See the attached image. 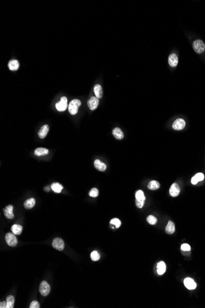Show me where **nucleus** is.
Here are the masks:
<instances>
[{"mask_svg": "<svg viewBox=\"0 0 205 308\" xmlns=\"http://www.w3.org/2000/svg\"><path fill=\"white\" fill-rule=\"evenodd\" d=\"M81 105V102L78 99H74L69 103L68 105V111L72 114L75 115L78 112V108Z\"/></svg>", "mask_w": 205, "mask_h": 308, "instance_id": "obj_1", "label": "nucleus"}, {"mask_svg": "<svg viewBox=\"0 0 205 308\" xmlns=\"http://www.w3.org/2000/svg\"><path fill=\"white\" fill-rule=\"evenodd\" d=\"M136 197V207L141 209L144 205V201L146 200V197L144 194V192L141 190H138L136 192L135 194Z\"/></svg>", "mask_w": 205, "mask_h": 308, "instance_id": "obj_2", "label": "nucleus"}, {"mask_svg": "<svg viewBox=\"0 0 205 308\" xmlns=\"http://www.w3.org/2000/svg\"><path fill=\"white\" fill-rule=\"evenodd\" d=\"M5 239L8 245L11 247H16L17 244V239L14 233H8L6 234Z\"/></svg>", "mask_w": 205, "mask_h": 308, "instance_id": "obj_3", "label": "nucleus"}, {"mask_svg": "<svg viewBox=\"0 0 205 308\" xmlns=\"http://www.w3.org/2000/svg\"><path fill=\"white\" fill-rule=\"evenodd\" d=\"M50 287L46 281H42L40 285V292L42 296L46 297L49 294Z\"/></svg>", "mask_w": 205, "mask_h": 308, "instance_id": "obj_4", "label": "nucleus"}, {"mask_svg": "<svg viewBox=\"0 0 205 308\" xmlns=\"http://www.w3.org/2000/svg\"><path fill=\"white\" fill-rule=\"evenodd\" d=\"M193 48L197 54H201L205 50V44L201 40H198L193 43Z\"/></svg>", "mask_w": 205, "mask_h": 308, "instance_id": "obj_5", "label": "nucleus"}, {"mask_svg": "<svg viewBox=\"0 0 205 308\" xmlns=\"http://www.w3.org/2000/svg\"><path fill=\"white\" fill-rule=\"evenodd\" d=\"M57 110L59 111H65L68 108V99L66 97H62L60 101L55 105Z\"/></svg>", "mask_w": 205, "mask_h": 308, "instance_id": "obj_6", "label": "nucleus"}, {"mask_svg": "<svg viewBox=\"0 0 205 308\" xmlns=\"http://www.w3.org/2000/svg\"><path fill=\"white\" fill-rule=\"evenodd\" d=\"M52 245L54 248L59 250V251H62L65 248V243H64L63 241L59 237H57L53 240Z\"/></svg>", "mask_w": 205, "mask_h": 308, "instance_id": "obj_7", "label": "nucleus"}, {"mask_svg": "<svg viewBox=\"0 0 205 308\" xmlns=\"http://www.w3.org/2000/svg\"><path fill=\"white\" fill-rule=\"evenodd\" d=\"M172 128L176 131L182 130L185 126V122L183 119H177L172 124Z\"/></svg>", "mask_w": 205, "mask_h": 308, "instance_id": "obj_8", "label": "nucleus"}, {"mask_svg": "<svg viewBox=\"0 0 205 308\" xmlns=\"http://www.w3.org/2000/svg\"><path fill=\"white\" fill-rule=\"evenodd\" d=\"M13 209L14 207L12 205H8L6 206L4 209V216L8 219H14V215L13 213Z\"/></svg>", "mask_w": 205, "mask_h": 308, "instance_id": "obj_9", "label": "nucleus"}, {"mask_svg": "<svg viewBox=\"0 0 205 308\" xmlns=\"http://www.w3.org/2000/svg\"><path fill=\"white\" fill-rule=\"evenodd\" d=\"M99 104L98 99L96 97H92L87 102V105L91 110H95L97 109Z\"/></svg>", "mask_w": 205, "mask_h": 308, "instance_id": "obj_10", "label": "nucleus"}, {"mask_svg": "<svg viewBox=\"0 0 205 308\" xmlns=\"http://www.w3.org/2000/svg\"><path fill=\"white\" fill-rule=\"evenodd\" d=\"M184 285L187 289L189 290H194L197 287V284L191 278L187 277L184 281Z\"/></svg>", "mask_w": 205, "mask_h": 308, "instance_id": "obj_11", "label": "nucleus"}, {"mask_svg": "<svg viewBox=\"0 0 205 308\" xmlns=\"http://www.w3.org/2000/svg\"><path fill=\"white\" fill-rule=\"evenodd\" d=\"M180 192V188L177 183H173L170 188V194L172 197H176Z\"/></svg>", "mask_w": 205, "mask_h": 308, "instance_id": "obj_12", "label": "nucleus"}, {"mask_svg": "<svg viewBox=\"0 0 205 308\" xmlns=\"http://www.w3.org/2000/svg\"><path fill=\"white\" fill-rule=\"evenodd\" d=\"M49 131V127L48 125H44L41 127L40 130L38 132V136L40 138H44L47 136Z\"/></svg>", "mask_w": 205, "mask_h": 308, "instance_id": "obj_13", "label": "nucleus"}, {"mask_svg": "<svg viewBox=\"0 0 205 308\" xmlns=\"http://www.w3.org/2000/svg\"><path fill=\"white\" fill-rule=\"evenodd\" d=\"M94 166L96 169L101 172H104L106 169V165L105 163H102L99 159L95 160L94 162Z\"/></svg>", "mask_w": 205, "mask_h": 308, "instance_id": "obj_14", "label": "nucleus"}, {"mask_svg": "<svg viewBox=\"0 0 205 308\" xmlns=\"http://www.w3.org/2000/svg\"><path fill=\"white\" fill-rule=\"evenodd\" d=\"M112 135L117 140H122L124 137V134L123 132L119 127L114 128L112 131Z\"/></svg>", "mask_w": 205, "mask_h": 308, "instance_id": "obj_15", "label": "nucleus"}, {"mask_svg": "<svg viewBox=\"0 0 205 308\" xmlns=\"http://www.w3.org/2000/svg\"><path fill=\"white\" fill-rule=\"evenodd\" d=\"M168 63L172 67H175L178 63V57L175 54H171L168 58Z\"/></svg>", "mask_w": 205, "mask_h": 308, "instance_id": "obj_16", "label": "nucleus"}, {"mask_svg": "<svg viewBox=\"0 0 205 308\" xmlns=\"http://www.w3.org/2000/svg\"><path fill=\"white\" fill-rule=\"evenodd\" d=\"M165 231H166V233L168 234H171L172 233H174L175 231V223L172 221H169L168 223L167 226H166V227L165 228Z\"/></svg>", "mask_w": 205, "mask_h": 308, "instance_id": "obj_17", "label": "nucleus"}, {"mask_svg": "<svg viewBox=\"0 0 205 308\" xmlns=\"http://www.w3.org/2000/svg\"><path fill=\"white\" fill-rule=\"evenodd\" d=\"M49 150L45 148H37L35 151V155L37 156H41L48 155Z\"/></svg>", "mask_w": 205, "mask_h": 308, "instance_id": "obj_18", "label": "nucleus"}, {"mask_svg": "<svg viewBox=\"0 0 205 308\" xmlns=\"http://www.w3.org/2000/svg\"><path fill=\"white\" fill-rule=\"evenodd\" d=\"M8 67L11 71H16L19 68V62L17 60H11L8 63Z\"/></svg>", "mask_w": 205, "mask_h": 308, "instance_id": "obj_19", "label": "nucleus"}, {"mask_svg": "<svg viewBox=\"0 0 205 308\" xmlns=\"http://www.w3.org/2000/svg\"><path fill=\"white\" fill-rule=\"evenodd\" d=\"M35 202L36 201L34 198H30L24 202V207L27 209H31L35 206Z\"/></svg>", "mask_w": 205, "mask_h": 308, "instance_id": "obj_20", "label": "nucleus"}, {"mask_svg": "<svg viewBox=\"0 0 205 308\" xmlns=\"http://www.w3.org/2000/svg\"><path fill=\"white\" fill-rule=\"evenodd\" d=\"M93 91L96 95V97H97L98 99H101L102 97V90L101 86L100 84L95 85L93 89Z\"/></svg>", "mask_w": 205, "mask_h": 308, "instance_id": "obj_21", "label": "nucleus"}, {"mask_svg": "<svg viewBox=\"0 0 205 308\" xmlns=\"http://www.w3.org/2000/svg\"><path fill=\"white\" fill-rule=\"evenodd\" d=\"M166 271V265L163 261L159 262L157 265V273L159 275H162Z\"/></svg>", "mask_w": 205, "mask_h": 308, "instance_id": "obj_22", "label": "nucleus"}, {"mask_svg": "<svg viewBox=\"0 0 205 308\" xmlns=\"http://www.w3.org/2000/svg\"><path fill=\"white\" fill-rule=\"evenodd\" d=\"M11 230L12 233H13L15 235H19L20 234L22 231V226L19 225V224H14L11 227Z\"/></svg>", "mask_w": 205, "mask_h": 308, "instance_id": "obj_23", "label": "nucleus"}, {"mask_svg": "<svg viewBox=\"0 0 205 308\" xmlns=\"http://www.w3.org/2000/svg\"><path fill=\"white\" fill-rule=\"evenodd\" d=\"M160 187V183L156 181V180H152L151 182H150L148 184V185H147V188H148L149 189L151 190H156V189H158Z\"/></svg>", "mask_w": 205, "mask_h": 308, "instance_id": "obj_24", "label": "nucleus"}, {"mask_svg": "<svg viewBox=\"0 0 205 308\" xmlns=\"http://www.w3.org/2000/svg\"><path fill=\"white\" fill-rule=\"evenodd\" d=\"M51 189H52L55 192L57 193H60L63 189V186L59 183H54L51 185Z\"/></svg>", "mask_w": 205, "mask_h": 308, "instance_id": "obj_25", "label": "nucleus"}, {"mask_svg": "<svg viewBox=\"0 0 205 308\" xmlns=\"http://www.w3.org/2000/svg\"><path fill=\"white\" fill-rule=\"evenodd\" d=\"M7 308H13L14 306V297L12 295H9L6 298Z\"/></svg>", "mask_w": 205, "mask_h": 308, "instance_id": "obj_26", "label": "nucleus"}, {"mask_svg": "<svg viewBox=\"0 0 205 308\" xmlns=\"http://www.w3.org/2000/svg\"><path fill=\"white\" fill-rule=\"evenodd\" d=\"M147 221L150 224H152V225H155L157 222V219L153 215H149L147 218Z\"/></svg>", "mask_w": 205, "mask_h": 308, "instance_id": "obj_27", "label": "nucleus"}, {"mask_svg": "<svg viewBox=\"0 0 205 308\" xmlns=\"http://www.w3.org/2000/svg\"><path fill=\"white\" fill-rule=\"evenodd\" d=\"M90 257H91V259H92V261H97L99 260V259L100 258V255L97 251H93L90 255Z\"/></svg>", "mask_w": 205, "mask_h": 308, "instance_id": "obj_28", "label": "nucleus"}, {"mask_svg": "<svg viewBox=\"0 0 205 308\" xmlns=\"http://www.w3.org/2000/svg\"><path fill=\"white\" fill-rule=\"evenodd\" d=\"M98 193H99V192H98V189L94 188H92L90 190V191L89 192V196L92 197H96L98 196Z\"/></svg>", "mask_w": 205, "mask_h": 308, "instance_id": "obj_29", "label": "nucleus"}, {"mask_svg": "<svg viewBox=\"0 0 205 308\" xmlns=\"http://www.w3.org/2000/svg\"><path fill=\"white\" fill-rule=\"evenodd\" d=\"M110 223L111 224H114V225H115L116 228H119L121 225V221L118 219H113L112 220H111Z\"/></svg>", "mask_w": 205, "mask_h": 308, "instance_id": "obj_30", "label": "nucleus"}, {"mask_svg": "<svg viewBox=\"0 0 205 308\" xmlns=\"http://www.w3.org/2000/svg\"><path fill=\"white\" fill-rule=\"evenodd\" d=\"M196 179L197 180L198 182H201V181H203L204 178V175L202 174V173H198V174H197L195 175Z\"/></svg>", "mask_w": 205, "mask_h": 308, "instance_id": "obj_31", "label": "nucleus"}, {"mask_svg": "<svg viewBox=\"0 0 205 308\" xmlns=\"http://www.w3.org/2000/svg\"><path fill=\"white\" fill-rule=\"evenodd\" d=\"M40 306V303L37 302V301H32L30 305V308H39Z\"/></svg>", "mask_w": 205, "mask_h": 308, "instance_id": "obj_32", "label": "nucleus"}, {"mask_svg": "<svg viewBox=\"0 0 205 308\" xmlns=\"http://www.w3.org/2000/svg\"><path fill=\"white\" fill-rule=\"evenodd\" d=\"M181 250H183V251H190V250H191V247L190 246L187 244V243H184V244H182L181 246Z\"/></svg>", "mask_w": 205, "mask_h": 308, "instance_id": "obj_33", "label": "nucleus"}, {"mask_svg": "<svg viewBox=\"0 0 205 308\" xmlns=\"http://www.w3.org/2000/svg\"><path fill=\"white\" fill-rule=\"evenodd\" d=\"M0 307L1 308H7V303L6 301H3L0 303Z\"/></svg>", "mask_w": 205, "mask_h": 308, "instance_id": "obj_34", "label": "nucleus"}, {"mask_svg": "<svg viewBox=\"0 0 205 308\" xmlns=\"http://www.w3.org/2000/svg\"><path fill=\"white\" fill-rule=\"evenodd\" d=\"M191 182H192V183L193 184V185H196V184H197V183H198V182L197 181V180L196 179L195 177L194 176V177H192V180H191Z\"/></svg>", "mask_w": 205, "mask_h": 308, "instance_id": "obj_35", "label": "nucleus"}, {"mask_svg": "<svg viewBox=\"0 0 205 308\" xmlns=\"http://www.w3.org/2000/svg\"><path fill=\"white\" fill-rule=\"evenodd\" d=\"M45 190H46V191H49L50 190V189H49V187H46V188H45Z\"/></svg>", "mask_w": 205, "mask_h": 308, "instance_id": "obj_36", "label": "nucleus"}]
</instances>
